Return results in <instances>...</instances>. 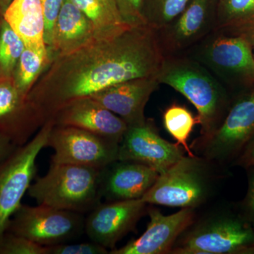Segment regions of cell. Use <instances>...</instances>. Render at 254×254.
Wrapping results in <instances>:
<instances>
[{"label": "cell", "mask_w": 254, "mask_h": 254, "mask_svg": "<svg viewBox=\"0 0 254 254\" xmlns=\"http://www.w3.org/2000/svg\"><path fill=\"white\" fill-rule=\"evenodd\" d=\"M54 125L53 120H48L29 141L18 146L0 162V237L6 231L13 215L22 205L23 197L36 176L37 158L47 147Z\"/></svg>", "instance_id": "cell-7"}, {"label": "cell", "mask_w": 254, "mask_h": 254, "mask_svg": "<svg viewBox=\"0 0 254 254\" xmlns=\"http://www.w3.org/2000/svg\"><path fill=\"white\" fill-rule=\"evenodd\" d=\"M3 19L24 43L25 48L48 49L45 43V20L41 0H13Z\"/></svg>", "instance_id": "cell-20"}, {"label": "cell", "mask_w": 254, "mask_h": 254, "mask_svg": "<svg viewBox=\"0 0 254 254\" xmlns=\"http://www.w3.org/2000/svg\"><path fill=\"white\" fill-rule=\"evenodd\" d=\"M103 170L50 163L48 173L31 184L28 193L38 204L81 214L91 212L100 203Z\"/></svg>", "instance_id": "cell-3"}, {"label": "cell", "mask_w": 254, "mask_h": 254, "mask_svg": "<svg viewBox=\"0 0 254 254\" xmlns=\"http://www.w3.org/2000/svg\"><path fill=\"white\" fill-rule=\"evenodd\" d=\"M91 21L95 39L107 38L126 29L129 25L124 21L113 0H70Z\"/></svg>", "instance_id": "cell-22"}, {"label": "cell", "mask_w": 254, "mask_h": 254, "mask_svg": "<svg viewBox=\"0 0 254 254\" xmlns=\"http://www.w3.org/2000/svg\"><path fill=\"white\" fill-rule=\"evenodd\" d=\"M156 77L160 84L171 87L195 107L201 136L220 126L235 99L205 66L187 55L164 57Z\"/></svg>", "instance_id": "cell-2"}, {"label": "cell", "mask_w": 254, "mask_h": 254, "mask_svg": "<svg viewBox=\"0 0 254 254\" xmlns=\"http://www.w3.org/2000/svg\"><path fill=\"white\" fill-rule=\"evenodd\" d=\"M160 85L156 76L134 78L105 88L88 98L123 119L128 126H132L145 121V105Z\"/></svg>", "instance_id": "cell-17"}, {"label": "cell", "mask_w": 254, "mask_h": 254, "mask_svg": "<svg viewBox=\"0 0 254 254\" xmlns=\"http://www.w3.org/2000/svg\"><path fill=\"white\" fill-rule=\"evenodd\" d=\"M51 120L55 125L76 127L118 143H121L128 128L123 119L91 98L66 105Z\"/></svg>", "instance_id": "cell-16"}, {"label": "cell", "mask_w": 254, "mask_h": 254, "mask_svg": "<svg viewBox=\"0 0 254 254\" xmlns=\"http://www.w3.org/2000/svg\"><path fill=\"white\" fill-rule=\"evenodd\" d=\"M242 254H254V245L244 251Z\"/></svg>", "instance_id": "cell-35"}, {"label": "cell", "mask_w": 254, "mask_h": 254, "mask_svg": "<svg viewBox=\"0 0 254 254\" xmlns=\"http://www.w3.org/2000/svg\"><path fill=\"white\" fill-rule=\"evenodd\" d=\"M215 163L195 155L183 156L159 175L141 199L147 204L196 209L214 195Z\"/></svg>", "instance_id": "cell-4"}, {"label": "cell", "mask_w": 254, "mask_h": 254, "mask_svg": "<svg viewBox=\"0 0 254 254\" xmlns=\"http://www.w3.org/2000/svg\"><path fill=\"white\" fill-rule=\"evenodd\" d=\"M217 0H190L173 21L156 31L164 57L186 55L213 33Z\"/></svg>", "instance_id": "cell-11"}, {"label": "cell", "mask_w": 254, "mask_h": 254, "mask_svg": "<svg viewBox=\"0 0 254 254\" xmlns=\"http://www.w3.org/2000/svg\"><path fill=\"white\" fill-rule=\"evenodd\" d=\"M217 1H218V0H217Z\"/></svg>", "instance_id": "cell-37"}, {"label": "cell", "mask_w": 254, "mask_h": 254, "mask_svg": "<svg viewBox=\"0 0 254 254\" xmlns=\"http://www.w3.org/2000/svg\"><path fill=\"white\" fill-rule=\"evenodd\" d=\"M124 21L129 26L145 25L143 0H113ZM146 25V24H145Z\"/></svg>", "instance_id": "cell-28"}, {"label": "cell", "mask_w": 254, "mask_h": 254, "mask_svg": "<svg viewBox=\"0 0 254 254\" xmlns=\"http://www.w3.org/2000/svg\"><path fill=\"white\" fill-rule=\"evenodd\" d=\"M247 170L248 177L247 194L237 207L241 214L254 230V167L247 169Z\"/></svg>", "instance_id": "cell-31"}, {"label": "cell", "mask_w": 254, "mask_h": 254, "mask_svg": "<svg viewBox=\"0 0 254 254\" xmlns=\"http://www.w3.org/2000/svg\"><path fill=\"white\" fill-rule=\"evenodd\" d=\"M120 144L81 128L55 125L47 146L54 150L51 163L103 170L119 160Z\"/></svg>", "instance_id": "cell-10"}, {"label": "cell", "mask_w": 254, "mask_h": 254, "mask_svg": "<svg viewBox=\"0 0 254 254\" xmlns=\"http://www.w3.org/2000/svg\"><path fill=\"white\" fill-rule=\"evenodd\" d=\"M25 49L22 40L3 19L0 21V73L12 77L20 57Z\"/></svg>", "instance_id": "cell-25"}, {"label": "cell", "mask_w": 254, "mask_h": 254, "mask_svg": "<svg viewBox=\"0 0 254 254\" xmlns=\"http://www.w3.org/2000/svg\"><path fill=\"white\" fill-rule=\"evenodd\" d=\"M147 205L141 198L100 203L85 220V232L92 242L113 250L134 230Z\"/></svg>", "instance_id": "cell-13"}, {"label": "cell", "mask_w": 254, "mask_h": 254, "mask_svg": "<svg viewBox=\"0 0 254 254\" xmlns=\"http://www.w3.org/2000/svg\"><path fill=\"white\" fill-rule=\"evenodd\" d=\"M190 0H143L145 24L158 30L173 21Z\"/></svg>", "instance_id": "cell-26"}, {"label": "cell", "mask_w": 254, "mask_h": 254, "mask_svg": "<svg viewBox=\"0 0 254 254\" xmlns=\"http://www.w3.org/2000/svg\"><path fill=\"white\" fill-rule=\"evenodd\" d=\"M185 150L160 136L151 122L128 126L119 150V160L143 164L163 173L185 156Z\"/></svg>", "instance_id": "cell-12"}, {"label": "cell", "mask_w": 254, "mask_h": 254, "mask_svg": "<svg viewBox=\"0 0 254 254\" xmlns=\"http://www.w3.org/2000/svg\"><path fill=\"white\" fill-rule=\"evenodd\" d=\"M253 53H254V47L253 48Z\"/></svg>", "instance_id": "cell-36"}, {"label": "cell", "mask_w": 254, "mask_h": 254, "mask_svg": "<svg viewBox=\"0 0 254 254\" xmlns=\"http://www.w3.org/2000/svg\"><path fill=\"white\" fill-rule=\"evenodd\" d=\"M254 245L253 227L237 207L195 219L170 254H242Z\"/></svg>", "instance_id": "cell-5"}, {"label": "cell", "mask_w": 254, "mask_h": 254, "mask_svg": "<svg viewBox=\"0 0 254 254\" xmlns=\"http://www.w3.org/2000/svg\"><path fill=\"white\" fill-rule=\"evenodd\" d=\"M215 31L239 37L254 47V0H218Z\"/></svg>", "instance_id": "cell-21"}, {"label": "cell", "mask_w": 254, "mask_h": 254, "mask_svg": "<svg viewBox=\"0 0 254 254\" xmlns=\"http://www.w3.org/2000/svg\"><path fill=\"white\" fill-rule=\"evenodd\" d=\"M254 135V89L234 99L220 126L211 134L198 137L190 147L195 155L212 163H233Z\"/></svg>", "instance_id": "cell-8"}, {"label": "cell", "mask_w": 254, "mask_h": 254, "mask_svg": "<svg viewBox=\"0 0 254 254\" xmlns=\"http://www.w3.org/2000/svg\"><path fill=\"white\" fill-rule=\"evenodd\" d=\"M184 55L201 64L235 98L254 89L253 46L243 38L214 31Z\"/></svg>", "instance_id": "cell-6"}, {"label": "cell", "mask_w": 254, "mask_h": 254, "mask_svg": "<svg viewBox=\"0 0 254 254\" xmlns=\"http://www.w3.org/2000/svg\"><path fill=\"white\" fill-rule=\"evenodd\" d=\"M46 123L27 97L18 91L12 77L0 75V134L21 146Z\"/></svg>", "instance_id": "cell-15"}, {"label": "cell", "mask_w": 254, "mask_h": 254, "mask_svg": "<svg viewBox=\"0 0 254 254\" xmlns=\"http://www.w3.org/2000/svg\"><path fill=\"white\" fill-rule=\"evenodd\" d=\"M159 175L143 164L118 160L102 171V198L107 202L141 198L153 186Z\"/></svg>", "instance_id": "cell-18"}, {"label": "cell", "mask_w": 254, "mask_h": 254, "mask_svg": "<svg viewBox=\"0 0 254 254\" xmlns=\"http://www.w3.org/2000/svg\"><path fill=\"white\" fill-rule=\"evenodd\" d=\"M6 231L50 247L79 236L85 232V220L76 212L44 205L22 204L10 220Z\"/></svg>", "instance_id": "cell-9"}, {"label": "cell", "mask_w": 254, "mask_h": 254, "mask_svg": "<svg viewBox=\"0 0 254 254\" xmlns=\"http://www.w3.org/2000/svg\"><path fill=\"white\" fill-rule=\"evenodd\" d=\"M0 254H48V248L6 231L0 237Z\"/></svg>", "instance_id": "cell-27"}, {"label": "cell", "mask_w": 254, "mask_h": 254, "mask_svg": "<svg viewBox=\"0 0 254 254\" xmlns=\"http://www.w3.org/2000/svg\"><path fill=\"white\" fill-rule=\"evenodd\" d=\"M12 1L13 0H0V14H1V16H2L5 9L7 8Z\"/></svg>", "instance_id": "cell-34"}, {"label": "cell", "mask_w": 254, "mask_h": 254, "mask_svg": "<svg viewBox=\"0 0 254 254\" xmlns=\"http://www.w3.org/2000/svg\"><path fill=\"white\" fill-rule=\"evenodd\" d=\"M163 121L165 129L176 140V144L182 147L189 156H195L188 140L195 125H198L197 117L185 105L174 103L164 110Z\"/></svg>", "instance_id": "cell-23"}, {"label": "cell", "mask_w": 254, "mask_h": 254, "mask_svg": "<svg viewBox=\"0 0 254 254\" xmlns=\"http://www.w3.org/2000/svg\"><path fill=\"white\" fill-rule=\"evenodd\" d=\"M18 147L7 137L0 134V162L9 157Z\"/></svg>", "instance_id": "cell-33"}, {"label": "cell", "mask_w": 254, "mask_h": 254, "mask_svg": "<svg viewBox=\"0 0 254 254\" xmlns=\"http://www.w3.org/2000/svg\"></svg>", "instance_id": "cell-38"}, {"label": "cell", "mask_w": 254, "mask_h": 254, "mask_svg": "<svg viewBox=\"0 0 254 254\" xmlns=\"http://www.w3.org/2000/svg\"><path fill=\"white\" fill-rule=\"evenodd\" d=\"M232 165L246 169L254 167V135L244 145Z\"/></svg>", "instance_id": "cell-32"}, {"label": "cell", "mask_w": 254, "mask_h": 254, "mask_svg": "<svg viewBox=\"0 0 254 254\" xmlns=\"http://www.w3.org/2000/svg\"><path fill=\"white\" fill-rule=\"evenodd\" d=\"M148 212L150 222L143 235L109 254H170L179 237L195 219V209L193 208H181L170 215H163L155 208H148Z\"/></svg>", "instance_id": "cell-14"}, {"label": "cell", "mask_w": 254, "mask_h": 254, "mask_svg": "<svg viewBox=\"0 0 254 254\" xmlns=\"http://www.w3.org/2000/svg\"><path fill=\"white\" fill-rule=\"evenodd\" d=\"M48 248V254H108L109 250L104 248L95 242L85 243L60 244L50 246Z\"/></svg>", "instance_id": "cell-29"}, {"label": "cell", "mask_w": 254, "mask_h": 254, "mask_svg": "<svg viewBox=\"0 0 254 254\" xmlns=\"http://www.w3.org/2000/svg\"><path fill=\"white\" fill-rule=\"evenodd\" d=\"M45 20L44 39L47 48L51 47L53 31L64 0H41Z\"/></svg>", "instance_id": "cell-30"}, {"label": "cell", "mask_w": 254, "mask_h": 254, "mask_svg": "<svg viewBox=\"0 0 254 254\" xmlns=\"http://www.w3.org/2000/svg\"><path fill=\"white\" fill-rule=\"evenodd\" d=\"M48 58V49L33 50L25 48L13 73L12 78L18 91L27 97Z\"/></svg>", "instance_id": "cell-24"}, {"label": "cell", "mask_w": 254, "mask_h": 254, "mask_svg": "<svg viewBox=\"0 0 254 254\" xmlns=\"http://www.w3.org/2000/svg\"><path fill=\"white\" fill-rule=\"evenodd\" d=\"M164 59L156 31L130 26L58 57L43 82L27 99L46 121L64 107L105 88L134 78L156 76Z\"/></svg>", "instance_id": "cell-1"}, {"label": "cell", "mask_w": 254, "mask_h": 254, "mask_svg": "<svg viewBox=\"0 0 254 254\" xmlns=\"http://www.w3.org/2000/svg\"><path fill=\"white\" fill-rule=\"evenodd\" d=\"M95 39L94 28L86 15L70 0H64L53 31L52 49L64 56Z\"/></svg>", "instance_id": "cell-19"}]
</instances>
